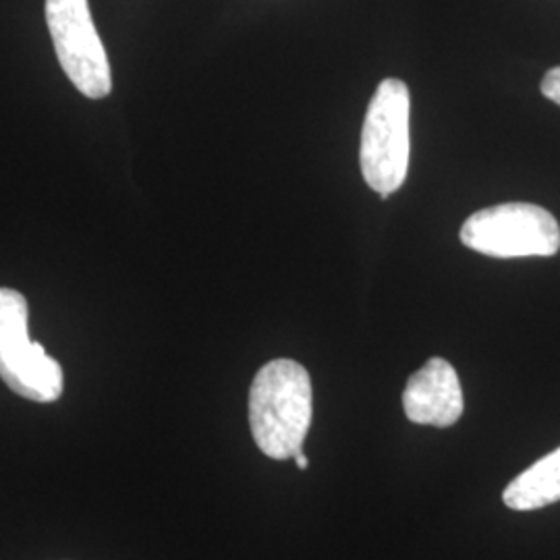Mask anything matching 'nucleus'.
I'll return each instance as SVG.
<instances>
[{"instance_id": "1", "label": "nucleus", "mask_w": 560, "mask_h": 560, "mask_svg": "<svg viewBox=\"0 0 560 560\" xmlns=\"http://www.w3.org/2000/svg\"><path fill=\"white\" fill-rule=\"evenodd\" d=\"M314 416V390L307 370L293 360L261 365L249 388V428L266 457L295 459Z\"/></svg>"}, {"instance_id": "2", "label": "nucleus", "mask_w": 560, "mask_h": 560, "mask_svg": "<svg viewBox=\"0 0 560 560\" xmlns=\"http://www.w3.org/2000/svg\"><path fill=\"white\" fill-rule=\"evenodd\" d=\"M411 98L405 81H381L361 131L360 164L365 183L388 198L402 187L409 168Z\"/></svg>"}, {"instance_id": "3", "label": "nucleus", "mask_w": 560, "mask_h": 560, "mask_svg": "<svg viewBox=\"0 0 560 560\" xmlns=\"http://www.w3.org/2000/svg\"><path fill=\"white\" fill-rule=\"evenodd\" d=\"M460 243L490 258H548L560 249V226L536 203H501L471 214Z\"/></svg>"}, {"instance_id": "4", "label": "nucleus", "mask_w": 560, "mask_h": 560, "mask_svg": "<svg viewBox=\"0 0 560 560\" xmlns=\"http://www.w3.org/2000/svg\"><path fill=\"white\" fill-rule=\"evenodd\" d=\"M30 307L15 289L0 287V381L34 402H55L65 388L59 361L30 339Z\"/></svg>"}, {"instance_id": "5", "label": "nucleus", "mask_w": 560, "mask_h": 560, "mask_svg": "<svg viewBox=\"0 0 560 560\" xmlns=\"http://www.w3.org/2000/svg\"><path fill=\"white\" fill-rule=\"evenodd\" d=\"M46 23L65 75L83 96L106 98L113 90V73L90 2L46 0Z\"/></svg>"}, {"instance_id": "6", "label": "nucleus", "mask_w": 560, "mask_h": 560, "mask_svg": "<svg viewBox=\"0 0 560 560\" xmlns=\"http://www.w3.org/2000/svg\"><path fill=\"white\" fill-rule=\"evenodd\" d=\"M402 409L407 420L418 425H455L465 409L463 388L455 368L442 358L428 360L407 382Z\"/></svg>"}, {"instance_id": "7", "label": "nucleus", "mask_w": 560, "mask_h": 560, "mask_svg": "<svg viewBox=\"0 0 560 560\" xmlns=\"http://www.w3.org/2000/svg\"><path fill=\"white\" fill-rule=\"evenodd\" d=\"M502 501L513 511H538L560 501V446L511 481Z\"/></svg>"}, {"instance_id": "8", "label": "nucleus", "mask_w": 560, "mask_h": 560, "mask_svg": "<svg viewBox=\"0 0 560 560\" xmlns=\"http://www.w3.org/2000/svg\"><path fill=\"white\" fill-rule=\"evenodd\" d=\"M541 94L560 106V67L550 69L541 80Z\"/></svg>"}, {"instance_id": "9", "label": "nucleus", "mask_w": 560, "mask_h": 560, "mask_svg": "<svg viewBox=\"0 0 560 560\" xmlns=\"http://www.w3.org/2000/svg\"><path fill=\"white\" fill-rule=\"evenodd\" d=\"M295 465H298L300 469H307V467H310V460H307V457H305L303 453H300V455L295 457Z\"/></svg>"}]
</instances>
